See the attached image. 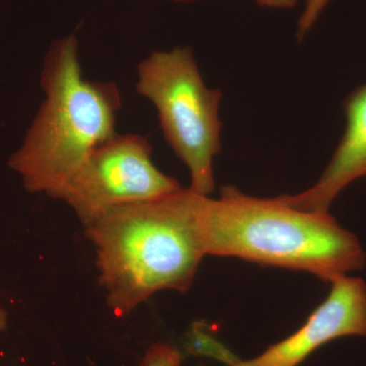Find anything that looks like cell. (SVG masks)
Wrapping results in <instances>:
<instances>
[{
	"label": "cell",
	"instance_id": "1",
	"mask_svg": "<svg viewBox=\"0 0 366 366\" xmlns=\"http://www.w3.org/2000/svg\"><path fill=\"white\" fill-rule=\"evenodd\" d=\"M209 197L182 187L168 196L115 207L84 226L115 315L131 314L159 291L189 290L207 255Z\"/></svg>",
	"mask_w": 366,
	"mask_h": 366
},
{
	"label": "cell",
	"instance_id": "2",
	"mask_svg": "<svg viewBox=\"0 0 366 366\" xmlns=\"http://www.w3.org/2000/svg\"><path fill=\"white\" fill-rule=\"evenodd\" d=\"M41 86L44 100L9 166L28 192L55 199L92 152L118 134L122 97L114 81L84 76L74 34L50 45Z\"/></svg>",
	"mask_w": 366,
	"mask_h": 366
},
{
	"label": "cell",
	"instance_id": "3",
	"mask_svg": "<svg viewBox=\"0 0 366 366\" xmlns=\"http://www.w3.org/2000/svg\"><path fill=\"white\" fill-rule=\"evenodd\" d=\"M207 255L234 257L334 282L365 267L357 236L329 212L293 208L283 196L255 197L224 187L204 212Z\"/></svg>",
	"mask_w": 366,
	"mask_h": 366
},
{
	"label": "cell",
	"instance_id": "4",
	"mask_svg": "<svg viewBox=\"0 0 366 366\" xmlns=\"http://www.w3.org/2000/svg\"><path fill=\"white\" fill-rule=\"evenodd\" d=\"M136 90L157 110L164 139L189 171L190 189L211 196L222 149L223 94L204 83L194 50L152 52L137 64Z\"/></svg>",
	"mask_w": 366,
	"mask_h": 366
},
{
	"label": "cell",
	"instance_id": "5",
	"mask_svg": "<svg viewBox=\"0 0 366 366\" xmlns=\"http://www.w3.org/2000/svg\"><path fill=\"white\" fill-rule=\"evenodd\" d=\"M148 137L115 134L95 149L55 199L84 226L115 207L168 196L182 187L158 169Z\"/></svg>",
	"mask_w": 366,
	"mask_h": 366
},
{
	"label": "cell",
	"instance_id": "6",
	"mask_svg": "<svg viewBox=\"0 0 366 366\" xmlns=\"http://www.w3.org/2000/svg\"><path fill=\"white\" fill-rule=\"evenodd\" d=\"M331 284L326 300L295 334L252 360H236L230 354L226 363L231 366H297L327 342L341 337H365V282L344 276Z\"/></svg>",
	"mask_w": 366,
	"mask_h": 366
},
{
	"label": "cell",
	"instance_id": "7",
	"mask_svg": "<svg viewBox=\"0 0 366 366\" xmlns=\"http://www.w3.org/2000/svg\"><path fill=\"white\" fill-rule=\"evenodd\" d=\"M343 110L345 131L319 180L300 194L283 196L293 208L327 213L349 184L366 177V84L347 96Z\"/></svg>",
	"mask_w": 366,
	"mask_h": 366
},
{
	"label": "cell",
	"instance_id": "8",
	"mask_svg": "<svg viewBox=\"0 0 366 366\" xmlns=\"http://www.w3.org/2000/svg\"><path fill=\"white\" fill-rule=\"evenodd\" d=\"M331 0H307L296 29V37L301 42L314 28Z\"/></svg>",
	"mask_w": 366,
	"mask_h": 366
},
{
	"label": "cell",
	"instance_id": "9",
	"mask_svg": "<svg viewBox=\"0 0 366 366\" xmlns=\"http://www.w3.org/2000/svg\"><path fill=\"white\" fill-rule=\"evenodd\" d=\"M142 366H182V358L172 346L155 344L146 353Z\"/></svg>",
	"mask_w": 366,
	"mask_h": 366
},
{
	"label": "cell",
	"instance_id": "10",
	"mask_svg": "<svg viewBox=\"0 0 366 366\" xmlns=\"http://www.w3.org/2000/svg\"><path fill=\"white\" fill-rule=\"evenodd\" d=\"M259 6L273 9H290L297 6L300 0H254Z\"/></svg>",
	"mask_w": 366,
	"mask_h": 366
},
{
	"label": "cell",
	"instance_id": "11",
	"mask_svg": "<svg viewBox=\"0 0 366 366\" xmlns=\"http://www.w3.org/2000/svg\"><path fill=\"white\" fill-rule=\"evenodd\" d=\"M7 326V315L6 310L0 307V333L6 329Z\"/></svg>",
	"mask_w": 366,
	"mask_h": 366
},
{
	"label": "cell",
	"instance_id": "12",
	"mask_svg": "<svg viewBox=\"0 0 366 366\" xmlns=\"http://www.w3.org/2000/svg\"><path fill=\"white\" fill-rule=\"evenodd\" d=\"M177 4H192V2L199 1V0H171Z\"/></svg>",
	"mask_w": 366,
	"mask_h": 366
}]
</instances>
